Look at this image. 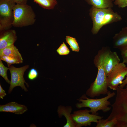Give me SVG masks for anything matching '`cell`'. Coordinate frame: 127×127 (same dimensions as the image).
I'll use <instances>...</instances> for the list:
<instances>
[{
	"instance_id": "obj_1",
	"label": "cell",
	"mask_w": 127,
	"mask_h": 127,
	"mask_svg": "<svg viewBox=\"0 0 127 127\" xmlns=\"http://www.w3.org/2000/svg\"><path fill=\"white\" fill-rule=\"evenodd\" d=\"M103 47L98 51L93 60L94 64L98 69L96 77L86 92V95L91 98L107 94L108 91L107 76L103 65Z\"/></svg>"
},
{
	"instance_id": "obj_2",
	"label": "cell",
	"mask_w": 127,
	"mask_h": 127,
	"mask_svg": "<svg viewBox=\"0 0 127 127\" xmlns=\"http://www.w3.org/2000/svg\"><path fill=\"white\" fill-rule=\"evenodd\" d=\"M89 11L93 24L91 32L94 35L97 34L104 25L120 21L122 19L112 8L101 9L92 6Z\"/></svg>"
},
{
	"instance_id": "obj_3",
	"label": "cell",
	"mask_w": 127,
	"mask_h": 127,
	"mask_svg": "<svg viewBox=\"0 0 127 127\" xmlns=\"http://www.w3.org/2000/svg\"><path fill=\"white\" fill-rule=\"evenodd\" d=\"M106 96L99 99H92L87 97L86 95L84 94L77 100L80 103L75 104L76 108L78 109L87 107L90 108V112L94 115H98L97 112L99 110H102L104 113L109 111L111 107L109 106L111 105L108 99L114 97L115 95V92H111L108 91Z\"/></svg>"
},
{
	"instance_id": "obj_4",
	"label": "cell",
	"mask_w": 127,
	"mask_h": 127,
	"mask_svg": "<svg viewBox=\"0 0 127 127\" xmlns=\"http://www.w3.org/2000/svg\"><path fill=\"white\" fill-rule=\"evenodd\" d=\"M13 26L22 28L32 25L35 22L36 15L30 5L27 4H16L13 7Z\"/></svg>"
},
{
	"instance_id": "obj_5",
	"label": "cell",
	"mask_w": 127,
	"mask_h": 127,
	"mask_svg": "<svg viewBox=\"0 0 127 127\" xmlns=\"http://www.w3.org/2000/svg\"><path fill=\"white\" fill-rule=\"evenodd\" d=\"M16 4L13 0L0 1V31L10 29L12 26L13 8Z\"/></svg>"
},
{
	"instance_id": "obj_6",
	"label": "cell",
	"mask_w": 127,
	"mask_h": 127,
	"mask_svg": "<svg viewBox=\"0 0 127 127\" xmlns=\"http://www.w3.org/2000/svg\"><path fill=\"white\" fill-rule=\"evenodd\" d=\"M127 75V67L125 64L119 63L116 65L107 76L108 87L116 90Z\"/></svg>"
},
{
	"instance_id": "obj_7",
	"label": "cell",
	"mask_w": 127,
	"mask_h": 127,
	"mask_svg": "<svg viewBox=\"0 0 127 127\" xmlns=\"http://www.w3.org/2000/svg\"><path fill=\"white\" fill-rule=\"evenodd\" d=\"M29 65H26L20 67H16L11 65L8 67L10 72L11 79L10 86L8 93H10L15 87L20 86L25 91L28 90L26 87L24 83L28 87V84L26 82L24 77V72L28 68Z\"/></svg>"
},
{
	"instance_id": "obj_8",
	"label": "cell",
	"mask_w": 127,
	"mask_h": 127,
	"mask_svg": "<svg viewBox=\"0 0 127 127\" xmlns=\"http://www.w3.org/2000/svg\"><path fill=\"white\" fill-rule=\"evenodd\" d=\"M90 110L87 109L79 110L74 111L71 114L73 121L76 127L90 126L92 122L97 123L103 116L90 114Z\"/></svg>"
},
{
	"instance_id": "obj_9",
	"label": "cell",
	"mask_w": 127,
	"mask_h": 127,
	"mask_svg": "<svg viewBox=\"0 0 127 127\" xmlns=\"http://www.w3.org/2000/svg\"><path fill=\"white\" fill-rule=\"evenodd\" d=\"M0 59L6 62L8 67L12 64H21L23 62L21 54L14 44L0 50Z\"/></svg>"
},
{
	"instance_id": "obj_10",
	"label": "cell",
	"mask_w": 127,
	"mask_h": 127,
	"mask_svg": "<svg viewBox=\"0 0 127 127\" xmlns=\"http://www.w3.org/2000/svg\"><path fill=\"white\" fill-rule=\"evenodd\" d=\"M103 68L107 76L111 70L120 63V59L117 53L112 52L107 47H103Z\"/></svg>"
},
{
	"instance_id": "obj_11",
	"label": "cell",
	"mask_w": 127,
	"mask_h": 127,
	"mask_svg": "<svg viewBox=\"0 0 127 127\" xmlns=\"http://www.w3.org/2000/svg\"><path fill=\"white\" fill-rule=\"evenodd\" d=\"M17 39L15 30L9 29L0 31V50L14 44Z\"/></svg>"
},
{
	"instance_id": "obj_12",
	"label": "cell",
	"mask_w": 127,
	"mask_h": 127,
	"mask_svg": "<svg viewBox=\"0 0 127 127\" xmlns=\"http://www.w3.org/2000/svg\"><path fill=\"white\" fill-rule=\"evenodd\" d=\"M114 48L121 51L127 48V27H123L118 33L115 34L113 38Z\"/></svg>"
},
{
	"instance_id": "obj_13",
	"label": "cell",
	"mask_w": 127,
	"mask_h": 127,
	"mask_svg": "<svg viewBox=\"0 0 127 127\" xmlns=\"http://www.w3.org/2000/svg\"><path fill=\"white\" fill-rule=\"evenodd\" d=\"M28 110L25 106L14 102L0 106V112H8L17 114H22Z\"/></svg>"
},
{
	"instance_id": "obj_14",
	"label": "cell",
	"mask_w": 127,
	"mask_h": 127,
	"mask_svg": "<svg viewBox=\"0 0 127 127\" xmlns=\"http://www.w3.org/2000/svg\"><path fill=\"white\" fill-rule=\"evenodd\" d=\"M72 108L71 106H59L57 108V112L59 118L64 116L66 118L67 122L64 127H76L73 121L71 114Z\"/></svg>"
},
{
	"instance_id": "obj_15",
	"label": "cell",
	"mask_w": 127,
	"mask_h": 127,
	"mask_svg": "<svg viewBox=\"0 0 127 127\" xmlns=\"http://www.w3.org/2000/svg\"><path fill=\"white\" fill-rule=\"evenodd\" d=\"M87 3L95 8L101 9L112 8L114 0H86Z\"/></svg>"
},
{
	"instance_id": "obj_16",
	"label": "cell",
	"mask_w": 127,
	"mask_h": 127,
	"mask_svg": "<svg viewBox=\"0 0 127 127\" xmlns=\"http://www.w3.org/2000/svg\"><path fill=\"white\" fill-rule=\"evenodd\" d=\"M44 9L52 10L57 4V0H33Z\"/></svg>"
},
{
	"instance_id": "obj_17",
	"label": "cell",
	"mask_w": 127,
	"mask_h": 127,
	"mask_svg": "<svg viewBox=\"0 0 127 127\" xmlns=\"http://www.w3.org/2000/svg\"><path fill=\"white\" fill-rule=\"evenodd\" d=\"M117 123L115 118L110 120L102 119L98 120L96 127H114Z\"/></svg>"
},
{
	"instance_id": "obj_18",
	"label": "cell",
	"mask_w": 127,
	"mask_h": 127,
	"mask_svg": "<svg viewBox=\"0 0 127 127\" xmlns=\"http://www.w3.org/2000/svg\"><path fill=\"white\" fill-rule=\"evenodd\" d=\"M66 39L67 42L70 46L73 51L76 52L79 51V48L78 43L75 38L67 36H66Z\"/></svg>"
},
{
	"instance_id": "obj_19",
	"label": "cell",
	"mask_w": 127,
	"mask_h": 127,
	"mask_svg": "<svg viewBox=\"0 0 127 127\" xmlns=\"http://www.w3.org/2000/svg\"><path fill=\"white\" fill-rule=\"evenodd\" d=\"M9 67L5 66L3 64L1 60L0 59V75L3 77L6 82L10 84V81L8 79L7 71Z\"/></svg>"
},
{
	"instance_id": "obj_20",
	"label": "cell",
	"mask_w": 127,
	"mask_h": 127,
	"mask_svg": "<svg viewBox=\"0 0 127 127\" xmlns=\"http://www.w3.org/2000/svg\"><path fill=\"white\" fill-rule=\"evenodd\" d=\"M57 52L60 55H64L68 54L70 50L64 42L56 50Z\"/></svg>"
},
{
	"instance_id": "obj_21",
	"label": "cell",
	"mask_w": 127,
	"mask_h": 127,
	"mask_svg": "<svg viewBox=\"0 0 127 127\" xmlns=\"http://www.w3.org/2000/svg\"><path fill=\"white\" fill-rule=\"evenodd\" d=\"M38 75L37 71L34 68H32L29 70L28 74V77L29 80H33L37 78Z\"/></svg>"
},
{
	"instance_id": "obj_22",
	"label": "cell",
	"mask_w": 127,
	"mask_h": 127,
	"mask_svg": "<svg viewBox=\"0 0 127 127\" xmlns=\"http://www.w3.org/2000/svg\"><path fill=\"white\" fill-rule=\"evenodd\" d=\"M114 3L120 8L127 7V0H114Z\"/></svg>"
},
{
	"instance_id": "obj_23",
	"label": "cell",
	"mask_w": 127,
	"mask_h": 127,
	"mask_svg": "<svg viewBox=\"0 0 127 127\" xmlns=\"http://www.w3.org/2000/svg\"><path fill=\"white\" fill-rule=\"evenodd\" d=\"M121 51L123 59V62L125 64H127V48Z\"/></svg>"
},
{
	"instance_id": "obj_24",
	"label": "cell",
	"mask_w": 127,
	"mask_h": 127,
	"mask_svg": "<svg viewBox=\"0 0 127 127\" xmlns=\"http://www.w3.org/2000/svg\"><path fill=\"white\" fill-rule=\"evenodd\" d=\"M6 95V94L5 90L2 87L0 84V98L3 99L4 97Z\"/></svg>"
},
{
	"instance_id": "obj_25",
	"label": "cell",
	"mask_w": 127,
	"mask_h": 127,
	"mask_svg": "<svg viewBox=\"0 0 127 127\" xmlns=\"http://www.w3.org/2000/svg\"><path fill=\"white\" fill-rule=\"evenodd\" d=\"M126 77L122 82V83L118 86V87L123 88L125 86L127 85V75Z\"/></svg>"
},
{
	"instance_id": "obj_26",
	"label": "cell",
	"mask_w": 127,
	"mask_h": 127,
	"mask_svg": "<svg viewBox=\"0 0 127 127\" xmlns=\"http://www.w3.org/2000/svg\"><path fill=\"white\" fill-rule=\"evenodd\" d=\"M16 4H27L28 0H13Z\"/></svg>"
},
{
	"instance_id": "obj_27",
	"label": "cell",
	"mask_w": 127,
	"mask_h": 127,
	"mask_svg": "<svg viewBox=\"0 0 127 127\" xmlns=\"http://www.w3.org/2000/svg\"><path fill=\"white\" fill-rule=\"evenodd\" d=\"M0 0V1H2V0Z\"/></svg>"
}]
</instances>
